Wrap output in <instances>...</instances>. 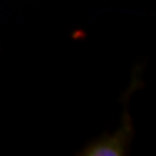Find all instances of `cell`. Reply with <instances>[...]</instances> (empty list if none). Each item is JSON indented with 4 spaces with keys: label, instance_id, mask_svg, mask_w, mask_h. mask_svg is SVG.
<instances>
[{
    "label": "cell",
    "instance_id": "1",
    "mask_svg": "<svg viewBox=\"0 0 156 156\" xmlns=\"http://www.w3.org/2000/svg\"><path fill=\"white\" fill-rule=\"evenodd\" d=\"M131 134H133V126L131 119L125 112V120L121 128L113 134H107L101 138L94 140L82 151L81 155L89 156H117L125 155L129 148Z\"/></svg>",
    "mask_w": 156,
    "mask_h": 156
}]
</instances>
